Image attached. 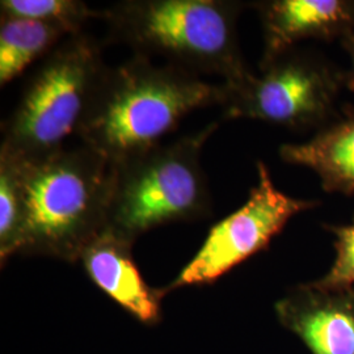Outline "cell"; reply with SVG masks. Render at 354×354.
<instances>
[{
  "label": "cell",
  "mask_w": 354,
  "mask_h": 354,
  "mask_svg": "<svg viewBox=\"0 0 354 354\" xmlns=\"http://www.w3.org/2000/svg\"><path fill=\"white\" fill-rule=\"evenodd\" d=\"M223 97V84L134 55L106 67L77 137L111 165H120L163 145L184 117L222 105Z\"/></svg>",
  "instance_id": "1"
},
{
  "label": "cell",
  "mask_w": 354,
  "mask_h": 354,
  "mask_svg": "<svg viewBox=\"0 0 354 354\" xmlns=\"http://www.w3.org/2000/svg\"><path fill=\"white\" fill-rule=\"evenodd\" d=\"M11 158L26 207L19 253L79 260L106 228L112 165L84 145L37 160Z\"/></svg>",
  "instance_id": "2"
},
{
  "label": "cell",
  "mask_w": 354,
  "mask_h": 354,
  "mask_svg": "<svg viewBox=\"0 0 354 354\" xmlns=\"http://www.w3.org/2000/svg\"><path fill=\"white\" fill-rule=\"evenodd\" d=\"M243 7L230 0H127L102 11V17L109 39L136 55L162 57L194 74L238 83L252 74L238 42Z\"/></svg>",
  "instance_id": "3"
},
{
  "label": "cell",
  "mask_w": 354,
  "mask_h": 354,
  "mask_svg": "<svg viewBox=\"0 0 354 354\" xmlns=\"http://www.w3.org/2000/svg\"><path fill=\"white\" fill-rule=\"evenodd\" d=\"M106 67L93 38H66L38 67L4 122L0 152L37 160L66 149V140L79 136Z\"/></svg>",
  "instance_id": "4"
},
{
  "label": "cell",
  "mask_w": 354,
  "mask_h": 354,
  "mask_svg": "<svg viewBox=\"0 0 354 354\" xmlns=\"http://www.w3.org/2000/svg\"><path fill=\"white\" fill-rule=\"evenodd\" d=\"M218 125L112 165L106 228L134 241L152 228L210 214L201 152Z\"/></svg>",
  "instance_id": "5"
},
{
  "label": "cell",
  "mask_w": 354,
  "mask_h": 354,
  "mask_svg": "<svg viewBox=\"0 0 354 354\" xmlns=\"http://www.w3.org/2000/svg\"><path fill=\"white\" fill-rule=\"evenodd\" d=\"M225 118H248L268 124L310 129L323 127L337 114L335 104L345 76L333 64L310 53L291 50L268 64L259 75L222 83Z\"/></svg>",
  "instance_id": "6"
},
{
  "label": "cell",
  "mask_w": 354,
  "mask_h": 354,
  "mask_svg": "<svg viewBox=\"0 0 354 354\" xmlns=\"http://www.w3.org/2000/svg\"><path fill=\"white\" fill-rule=\"evenodd\" d=\"M259 181L241 209L210 230L203 247L185 266L171 289L214 282L253 254L266 250L294 215L317 201L294 198L277 189L269 168L257 163Z\"/></svg>",
  "instance_id": "7"
},
{
  "label": "cell",
  "mask_w": 354,
  "mask_h": 354,
  "mask_svg": "<svg viewBox=\"0 0 354 354\" xmlns=\"http://www.w3.org/2000/svg\"><path fill=\"white\" fill-rule=\"evenodd\" d=\"M279 322L313 354H354V288L299 285L276 304Z\"/></svg>",
  "instance_id": "8"
},
{
  "label": "cell",
  "mask_w": 354,
  "mask_h": 354,
  "mask_svg": "<svg viewBox=\"0 0 354 354\" xmlns=\"http://www.w3.org/2000/svg\"><path fill=\"white\" fill-rule=\"evenodd\" d=\"M264 30L268 64L310 38L332 41L354 35V0H266L254 4Z\"/></svg>",
  "instance_id": "9"
},
{
  "label": "cell",
  "mask_w": 354,
  "mask_h": 354,
  "mask_svg": "<svg viewBox=\"0 0 354 354\" xmlns=\"http://www.w3.org/2000/svg\"><path fill=\"white\" fill-rule=\"evenodd\" d=\"M133 241L105 228L83 250L79 260L91 281L143 323H153L160 314V292L142 277L131 254Z\"/></svg>",
  "instance_id": "10"
},
{
  "label": "cell",
  "mask_w": 354,
  "mask_h": 354,
  "mask_svg": "<svg viewBox=\"0 0 354 354\" xmlns=\"http://www.w3.org/2000/svg\"><path fill=\"white\" fill-rule=\"evenodd\" d=\"M279 156L288 165L313 169L326 192L354 194L353 106H346L311 140L281 146Z\"/></svg>",
  "instance_id": "11"
},
{
  "label": "cell",
  "mask_w": 354,
  "mask_h": 354,
  "mask_svg": "<svg viewBox=\"0 0 354 354\" xmlns=\"http://www.w3.org/2000/svg\"><path fill=\"white\" fill-rule=\"evenodd\" d=\"M73 36L64 26L30 19L1 16L0 21V84L21 75L39 58L49 55L64 37Z\"/></svg>",
  "instance_id": "12"
},
{
  "label": "cell",
  "mask_w": 354,
  "mask_h": 354,
  "mask_svg": "<svg viewBox=\"0 0 354 354\" xmlns=\"http://www.w3.org/2000/svg\"><path fill=\"white\" fill-rule=\"evenodd\" d=\"M24 194L17 165L0 152V257L1 263L20 252L24 230Z\"/></svg>",
  "instance_id": "13"
},
{
  "label": "cell",
  "mask_w": 354,
  "mask_h": 354,
  "mask_svg": "<svg viewBox=\"0 0 354 354\" xmlns=\"http://www.w3.org/2000/svg\"><path fill=\"white\" fill-rule=\"evenodd\" d=\"M1 16L30 19L64 26L71 35L83 33L82 28L89 19L100 17L88 4L79 0H1Z\"/></svg>",
  "instance_id": "14"
},
{
  "label": "cell",
  "mask_w": 354,
  "mask_h": 354,
  "mask_svg": "<svg viewBox=\"0 0 354 354\" xmlns=\"http://www.w3.org/2000/svg\"><path fill=\"white\" fill-rule=\"evenodd\" d=\"M326 228L335 236L336 257L328 273L314 282L326 289L354 288V218L349 225Z\"/></svg>",
  "instance_id": "15"
},
{
  "label": "cell",
  "mask_w": 354,
  "mask_h": 354,
  "mask_svg": "<svg viewBox=\"0 0 354 354\" xmlns=\"http://www.w3.org/2000/svg\"><path fill=\"white\" fill-rule=\"evenodd\" d=\"M342 45L349 57V70L344 73L345 86L354 91V35L342 39Z\"/></svg>",
  "instance_id": "16"
}]
</instances>
